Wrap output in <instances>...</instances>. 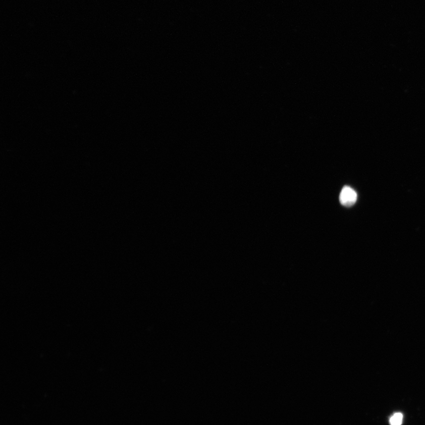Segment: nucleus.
Listing matches in <instances>:
<instances>
[{
  "label": "nucleus",
  "mask_w": 425,
  "mask_h": 425,
  "mask_svg": "<svg viewBox=\"0 0 425 425\" xmlns=\"http://www.w3.org/2000/svg\"><path fill=\"white\" fill-rule=\"evenodd\" d=\"M357 199L356 191L349 186H344L340 195V202L346 207H351L355 204Z\"/></svg>",
  "instance_id": "nucleus-1"
},
{
  "label": "nucleus",
  "mask_w": 425,
  "mask_h": 425,
  "mask_svg": "<svg viewBox=\"0 0 425 425\" xmlns=\"http://www.w3.org/2000/svg\"><path fill=\"white\" fill-rule=\"evenodd\" d=\"M402 414L400 413H397L390 418V423L391 425H400L402 423Z\"/></svg>",
  "instance_id": "nucleus-2"
}]
</instances>
